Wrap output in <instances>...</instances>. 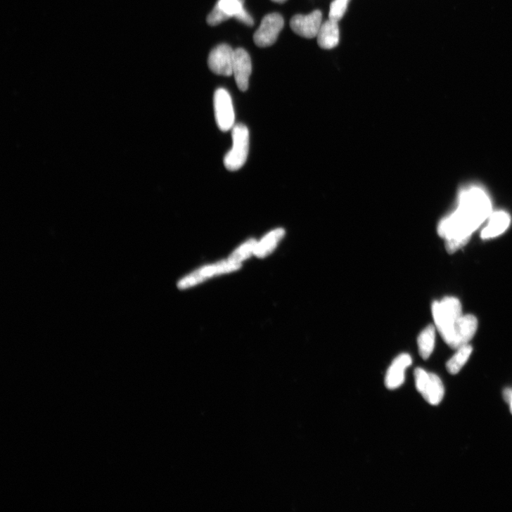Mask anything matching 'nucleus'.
Returning a JSON list of instances; mask_svg holds the SVG:
<instances>
[{"instance_id": "nucleus-7", "label": "nucleus", "mask_w": 512, "mask_h": 512, "mask_svg": "<svg viewBox=\"0 0 512 512\" xmlns=\"http://www.w3.org/2000/svg\"><path fill=\"white\" fill-rule=\"evenodd\" d=\"M234 51L226 44L214 48L208 58L210 70L217 75L231 77L233 75Z\"/></svg>"}, {"instance_id": "nucleus-9", "label": "nucleus", "mask_w": 512, "mask_h": 512, "mask_svg": "<svg viewBox=\"0 0 512 512\" xmlns=\"http://www.w3.org/2000/svg\"><path fill=\"white\" fill-rule=\"evenodd\" d=\"M322 24L323 14L319 11H315L307 15H295L290 21L292 30L297 35L307 39L316 37Z\"/></svg>"}, {"instance_id": "nucleus-5", "label": "nucleus", "mask_w": 512, "mask_h": 512, "mask_svg": "<svg viewBox=\"0 0 512 512\" xmlns=\"http://www.w3.org/2000/svg\"><path fill=\"white\" fill-rule=\"evenodd\" d=\"M283 27L284 20L280 14L267 15L253 35L255 45L262 48L272 46L276 41Z\"/></svg>"}, {"instance_id": "nucleus-19", "label": "nucleus", "mask_w": 512, "mask_h": 512, "mask_svg": "<svg viewBox=\"0 0 512 512\" xmlns=\"http://www.w3.org/2000/svg\"><path fill=\"white\" fill-rule=\"evenodd\" d=\"M244 3L245 0H219L217 5L232 18L244 8Z\"/></svg>"}, {"instance_id": "nucleus-2", "label": "nucleus", "mask_w": 512, "mask_h": 512, "mask_svg": "<svg viewBox=\"0 0 512 512\" xmlns=\"http://www.w3.org/2000/svg\"><path fill=\"white\" fill-rule=\"evenodd\" d=\"M233 146L225 155L224 164L229 171H236L245 163L249 151V132L243 124H235L232 129Z\"/></svg>"}, {"instance_id": "nucleus-12", "label": "nucleus", "mask_w": 512, "mask_h": 512, "mask_svg": "<svg viewBox=\"0 0 512 512\" xmlns=\"http://www.w3.org/2000/svg\"><path fill=\"white\" fill-rule=\"evenodd\" d=\"M412 364V358L408 354L398 356L389 368L386 377L385 385L390 390H395L403 385L405 381L407 369Z\"/></svg>"}, {"instance_id": "nucleus-4", "label": "nucleus", "mask_w": 512, "mask_h": 512, "mask_svg": "<svg viewBox=\"0 0 512 512\" xmlns=\"http://www.w3.org/2000/svg\"><path fill=\"white\" fill-rule=\"evenodd\" d=\"M214 107L217 125L222 132L233 129L235 125V113L231 96L224 89H219L214 96Z\"/></svg>"}, {"instance_id": "nucleus-20", "label": "nucleus", "mask_w": 512, "mask_h": 512, "mask_svg": "<svg viewBox=\"0 0 512 512\" xmlns=\"http://www.w3.org/2000/svg\"><path fill=\"white\" fill-rule=\"evenodd\" d=\"M350 0H334L331 5L329 19L339 23L345 15Z\"/></svg>"}, {"instance_id": "nucleus-22", "label": "nucleus", "mask_w": 512, "mask_h": 512, "mask_svg": "<svg viewBox=\"0 0 512 512\" xmlns=\"http://www.w3.org/2000/svg\"><path fill=\"white\" fill-rule=\"evenodd\" d=\"M234 18L248 27H252L254 25L253 19L245 8L242 9Z\"/></svg>"}, {"instance_id": "nucleus-6", "label": "nucleus", "mask_w": 512, "mask_h": 512, "mask_svg": "<svg viewBox=\"0 0 512 512\" xmlns=\"http://www.w3.org/2000/svg\"><path fill=\"white\" fill-rule=\"evenodd\" d=\"M460 209L481 224L489 216V200L482 191L473 189L466 192L461 200Z\"/></svg>"}, {"instance_id": "nucleus-14", "label": "nucleus", "mask_w": 512, "mask_h": 512, "mask_svg": "<svg viewBox=\"0 0 512 512\" xmlns=\"http://www.w3.org/2000/svg\"><path fill=\"white\" fill-rule=\"evenodd\" d=\"M510 224L509 216L502 212H498L490 215L487 226L482 231L481 237L483 239L497 237L503 233Z\"/></svg>"}, {"instance_id": "nucleus-18", "label": "nucleus", "mask_w": 512, "mask_h": 512, "mask_svg": "<svg viewBox=\"0 0 512 512\" xmlns=\"http://www.w3.org/2000/svg\"><path fill=\"white\" fill-rule=\"evenodd\" d=\"M256 244H257V243H256L255 240L250 239L233 252L229 260L236 263H241L242 261L249 257L250 253L254 251Z\"/></svg>"}, {"instance_id": "nucleus-16", "label": "nucleus", "mask_w": 512, "mask_h": 512, "mask_svg": "<svg viewBox=\"0 0 512 512\" xmlns=\"http://www.w3.org/2000/svg\"><path fill=\"white\" fill-rule=\"evenodd\" d=\"M435 343V328L426 327L418 338L419 354L423 359H428L433 352Z\"/></svg>"}, {"instance_id": "nucleus-1", "label": "nucleus", "mask_w": 512, "mask_h": 512, "mask_svg": "<svg viewBox=\"0 0 512 512\" xmlns=\"http://www.w3.org/2000/svg\"><path fill=\"white\" fill-rule=\"evenodd\" d=\"M432 312L438 332L444 341L449 345L455 326L463 316L461 302L456 297H444L441 301L434 302Z\"/></svg>"}, {"instance_id": "nucleus-13", "label": "nucleus", "mask_w": 512, "mask_h": 512, "mask_svg": "<svg viewBox=\"0 0 512 512\" xmlns=\"http://www.w3.org/2000/svg\"><path fill=\"white\" fill-rule=\"evenodd\" d=\"M317 44L324 49H332L340 42V28L338 22L328 20L322 24L316 35Z\"/></svg>"}, {"instance_id": "nucleus-8", "label": "nucleus", "mask_w": 512, "mask_h": 512, "mask_svg": "<svg viewBox=\"0 0 512 512\" xmlns=\"http://www.w3.org/2000/svg\"><path fill=\"white\" fill-rule=\"evenodd\" d=\"M241 267L240 263L228 260L217 264L203 268L183 279L178 283L180 289H185L196 286L215 275L229 273L238 270Z\"/></svg>"}, {"instance_id": "nucleus-15", "label": "nucleus", "mask_w": 512, "mask_h": 512, "mask_svg": "<svg viewBox=\"0 0 512 512\" xmlns=\"http://www.w3.org/2000/svg\"><path fill=\"white\" fill-rule=\"evenodd\" d=\"M285 234L283 229H277L269 233L262 241L256 244L254 249V254L259 257H265L270 254L281 240Z\"/></svg>"}, {"instance_id": "nucleus-3", "label": "nucleus", "mask_w": 512, "mask_h": 512, "mask_svg": "<svg viewBox=\"0 0 512 512\" xmlns=\"http://www.w3.org/2000/svg\"><path fill=\"white\" fill-rule=\"evenodd\" d=\"M416 388L425 400L431 405H438L443 399L444 390L442 380L435 374L421 368L414 372Z\"/></svg>"}, {"instance_id": "nucleus-23", "label": "nucleus", "mask_w": 512, "mask_h": 512, "mask_svg": "<svg viewBox=\"0 0 512 512\" xmlns=\"http://www.w3.org/2000/svg\"><path fill=\"white\" fill-rule=\"evenodd\" d=\"M503 395H504V399H505V401L508 404H509L511 398V395H512V390H511V389L505 390L504 391Z\"/></svg>"}, {"instance_id": "nucleus-17", "label": "nucleus", "mask_w": 512, "mask_h": 512, "mask_svg": "<svg viewBox=\"0 0 512 512\" xmlns=\"http://www.w3.org/2000/svg\"><path fill=\"white\" fill-rule=\"evenodd\" d=\"M472 352L473 347L469 344L457 349V352L446 364L448 372L458 373L468 361Z\"/></svg>"}, {"instance_id": "nucleus-25", "label": "nucleus", "mask_w": 512, "mask_h": 512, "mask_svg": "<svg viewBox=\"0 0 512 512\" xmlns=\"http://www.w3.org/2000/svg\"><path fill=\"white\" fill-rule=\"evenodd\" d=\"M508 404L510 406V410H511V412L512 414V395H511V400H510V402H509Z\"/></svg>"}, {"instance_id": "nucleus-10", "label": "nucleus", "mask_w": 512, "mask_h": 512, "mask_svg": "<svg viewBox=\"0 0 512 512\" xmlns=\"http://www.w3.org/2000/svg\"><path fill=\"white\" fill-rule=\"evenodd\" d=\"M478 329V319L472 314L463 315L456 323L449 346L459 349L468 345L475 336Z\"/></svg>"}, {"instance_id": "nucleus-21", "label": "nucleus", "mask_w": 512, "mask_h": 512, "mask_svg": "<svg viewBox=\"0 0 512 512\" xmlns=\"http://www.w3.org/2000/svg\"><path fill=\"white\" fill-rule=\"evenodd\" d=\"M229 19H231V17L226 14L217 5H216L213 11L208 15L207 22L210 26H217Z\"/></svg>"}, {"instance_id": "nucleus-24", "label": "nucleus", "mask_w": 512, "mask_h": 512, "mask_svg": "<svg viewBox=\"0 0 512 512\" xmlns=\"http://www.w3.org/2000/svg\"><path fill=\"white\" fill-rule=\"evenodd\" d=\"M272 1L274 3H276V4H282L286 3L287 1V0H272Z\"/></svg>"}, {"instance_id": "nucleus-11", "label": "nucleus", "mask_w": 512, "mask_h": 512, "mask_svg": "<svg viewBox=\"0 0 512 512\" xmlns=\"http://www.w3.org/2000/svg\"><path fill=\"white\" fill-rule=\"evenodd\" d=\"M251 72L252 63L248 53L242 48L236 49L234 51L233 75L237 87L241 91H247Z\"/></svg>"}]
</instances>
